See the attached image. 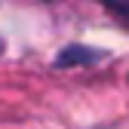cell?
Segmentation results:
<instances>
[{"instance_id": "6da1fadb", "label": "cell", "mask_w": 129, "mask_h": 129, "mask_svg": "<svg viewBox=\"0 0 129 129\" xmlns=\"http://www.w3.org/2000/svg\"><path fill=\"white\" fill-rule=\"evenodd\" d=\"M102 3L108 9H114L117 15H123V19H129V0H102Z\"/></svg>"}]
</instances>
